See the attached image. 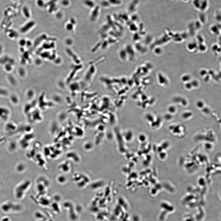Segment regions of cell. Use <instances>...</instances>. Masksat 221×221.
I'll use <instances>...</instances> for the list:
<instances>
[{
    "label": "cell",
    "instance_id": "1",
    "mask_svg": "<svg viewBox=\"0 0 221 221\" xmlns=\"http://www.w3.org/2000/svg\"><path fill=\"white\" fill-rule=\"evenodd\" d=\"M6 108L0 107V118L3 120H6L9 114V110Z\"/></svg>",
    "mask_w": 221,
    "mask_h": 221
},
{
    "label": "cell",
    "instance_id": "2",
    "mask_svg": "<svg viewBox=\"0 0 221 221\" xmlns=\"http://www.w3.org/2000/svg\"><path fill=\"white\" fill-rule=\"evenodd\" d=\"M193 113L190 112H186L183 113L182 115V117L185 119H187L192 116Z\"/></svg>",
    "mask_w": 221,
    "mask_h": 221
},
{
    "label": "cell",
    "instance_id": "3",
    "mask_svg": "<svg viewBox=\"0 0 221 221\" xmlns=\"http://www.w3.org/2000/svg\"><path fill=\"white\" fill-rule=\"evenodd\" d=\"M176 107L173 105H171L169 106L168 108L169 113L171 114L175 113L176 111Z\"/></svg>",
    "mask_w": 221,
    "mask_h": 221
},
{
    "label": "cell",
    "instance_id": "4",
    "mask_svg": "<svg viewBox=\"0 0 221 221\" xmlns=\"http://www.w3.org/2000/svg\"><path fill=\"white\" fill-rule=\"evenodd\" d=\"M58 181V182L60 183H64L66 182V178L63 176H59L57 178Z\"/></svg>",
    "mask_w": 221,
    "mask_h": 221
},
{
    "label": "cell",
    "instance_id": "5",
    "mask_svg": "<svg viewBox=\"0 0 221 221\" xmlns=\"http://www.w3.org/2000/svg\"><path fill=\"white\" fill-rule=\"evenodd\" d=\"M196 106L199 108L202 109L204 107V104L202 101L199 100L196 102Z\"/></svg>",
    "mask_w": 221,
    "mask_h": 221
},
{
    "label": "cell",
    "instance_id": "6",
    "mask_svg": "<svg viewBox=\"0 0 221 221\" xmlns=\"http://www.w3.org/2000/svg\"><path fill=\"white\" fill-rule=\"evenodd\" d=\"M180 130V126H174V128L172 130L174 134H178L181 132Z\"/></svg>",
    "mask_w": 221,
    "mask_h": 221
},
{
    "label": "cell",
    "instance_id": "7",
    "mask_svg": "<svg viewBox=\"0 0 221 221\" xmlns=\"http://www.w3.org/2000/svg\"><path fill=\"white\" fill-rule=\"evenodd\" d=\"M165 118L167 120H170L172 119L173 118V116L170 113H167L165 115Z\"/></svg>",
    "mask_w": 221,
    "mask_h": 221
},
{
    "label": "cell",
    "instance_id": "8",
    "mask_svg": "<svg viewBox=\"0 0 221 221\" xmlns=\"http://www.w3.org/2000/svg\"><path fill=\"white\" fill-rule=\"evenodd\" d=\"M183 98L180 97H175L173 99V101L176 103H180V102L182 100Z\"/></svg>",
    "mask_w": 221,
    "mask_h": 221
},
{
    "label": "cell",
    "instance_id": "9",
    "mask_svg": "<svg viewBox=\"0 0 221 221\" xmlns=\"http://www.w3.org/2000/svg\"><path fill=\"white\" fill-rule=\"evenodd\" d=\"M202 111L205 114H209L210 112L209 109L207 107H204L202 108Z\"/></svg>",
    "mask_w": 221,
    "mask_h": 221
},
{
    "label": "cell",
    "instance_id": "10",
    "mask_svg": "<svg viewBox=\"0 0 221 221\" xmlns=\"http://www.w3.org/2000/svg\"><path fill=\"white\" fill-rule=\"evenodd\" d=\"M23 12L28 17L29 15V12L28 9L27 7H25L23 9Z\"/></svg>",
    "mask_w": 221,
    "mask_h": 221
},
{
    "label": "cell",
    "instance_id": "11",
    "mask_svg": "<svg viewBox=\"0 0 221 221\" xmlns=\"http://www.w3.org/2000/svg\"><path fill=\"white\" fill-rule=\"evenodd\" d=\"M180 103L183 106H186L187 104V100L185 98H183L182 100H181Z\"/></svg>",
    "mask_w": 221,
    "mask_h": 221
},
{
    "label": "cell",
    "instance_id": "12",
    "mask_svg": "<svg viewBox=\"0 0 221 221\" xmlns=\"http://www.w3.org/2000/svg\"><path fill=\"white\" fill-rule=\"evenodd\" d=\"M192 87H196L198 86L199 83L196 81H193L191 83Z\"/></svg>",
    "mask_w": 221,
    "mask_h": 221
},
{
    "label": "cell",
    "instance_id": "13",
    "mask_svg": "<svg viewBox=\"0 0 221 221\" xmlns=\"http://www.w3.org/2000/svg\"><path fill=\"white\" fill-rule=\"evenodd\" d=\"M187 89L190 90L192 87V86L191 83H187L185 85Z\"/></svg>",
    "mask_w": 221,
    "mask_h": 221
},
{
    "label": "cell",
    "instance_id": "14",
    "mask_svg": "<svg viewBox=\"0 0 221 221\" xmlns=\"http://www.w3.org/2000/svg\"><path fill=\"white\" fill-rule=\"evenodd\" d=\"M13 1H17V0H13Z\"/></svg>",
    "mask_w": 221,
    "mask_h": 221
}]
</instances>
